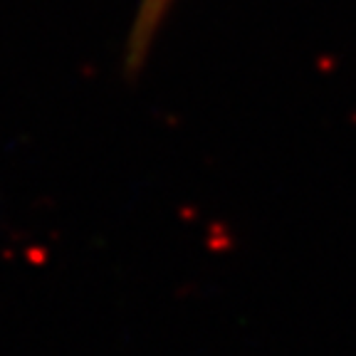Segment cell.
<instances>
[{
  "label": "cell",
  "mask_w": 356,
  "mask_h": 356,
  "mask_svg": "<svg viewBox=\"0 0 356 356\" xmlns=\"http://www.w3.org/2000/svg\"><path fill=\"white\" fill-rule=\"evenodd\" d=\"M168 0H146V10H144V25H151L154 22V17H159L161 15V10H163V6H166Z\"/></svg>",
  "instance_id": "6da1fadb"
}]
</instances>
